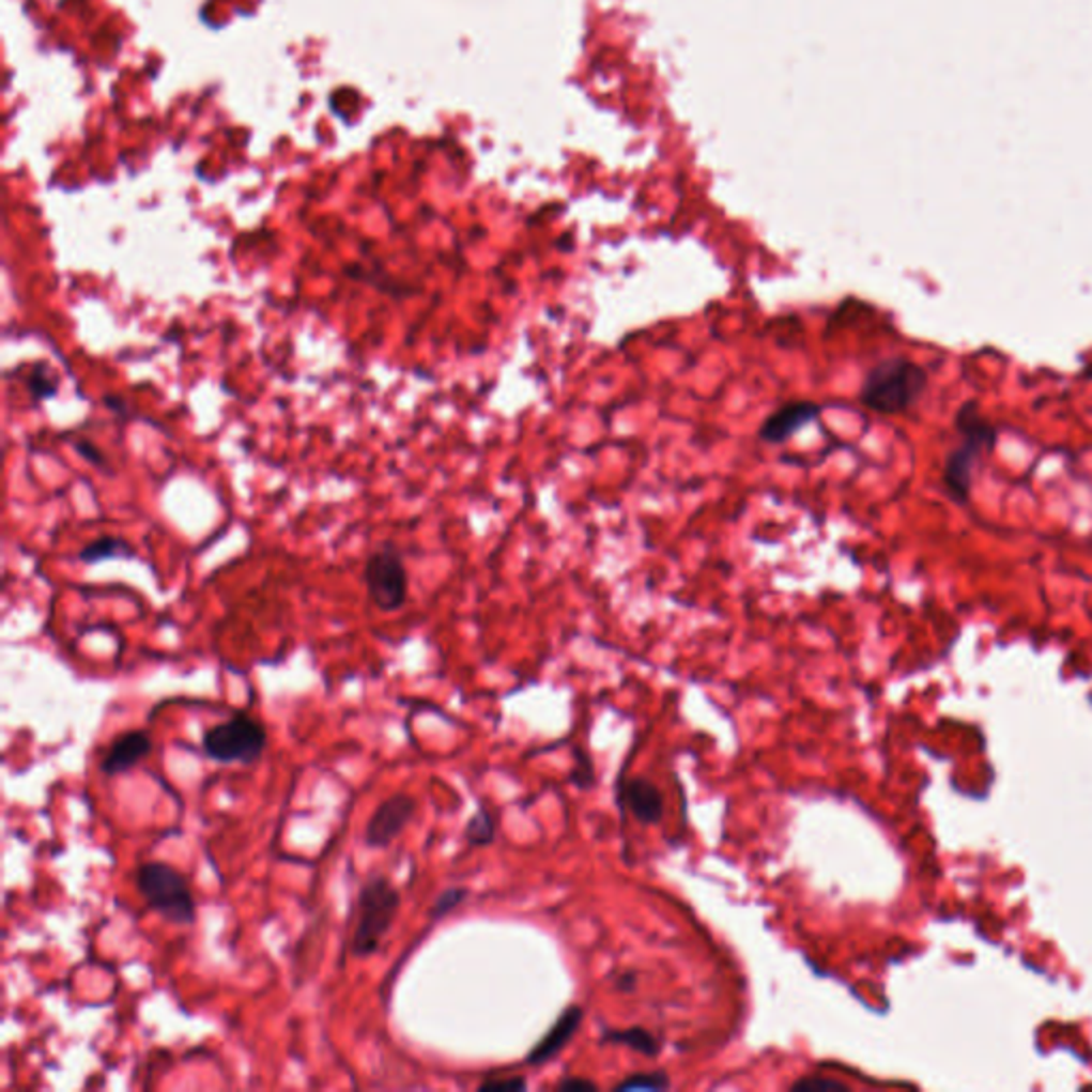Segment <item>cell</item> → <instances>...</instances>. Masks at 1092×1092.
<instances>
[{
  "instance_id": "cell-1",
  "label": "cell",
  "mask_w": 1092,
  "mask_h": 1092,
  "mask_svg": "<svg viewBox=\"0 0 1092 1092\" xmlns=\"http://www.w3.org/2000/svg\"><path fill=\"white\" fill-rule=\"evenodd\" d=\"M928 373L922 365L892 357L875 365L860 388V403L877 414H903L926 390Z\"/></svg>"
},
{
  "instance_id": "cell-2",
  "label": "cell",
  "mask_w": 1092,
  "mask_h": 1092,
  "mask_svg": "<svg viewBox=\"0 0 1092 1092\" xmlns=\"http://www.w3.org/2000/svg\"><path fill=\"white\" fill-rule=\"evenodd\" d=\"M956 425L958 431L963 433V444L956 450H952V455L945 461L943 485L954 502L965 504L971 493L973 470L980 457L995 446L997 431L978 414V405L973 401L965 403L958 410Z\"/></svg>"
},
{
  "instance_id": "cell-3",
  "label": "cell",
  "mask_w": 1092,
  "mask_h": 1092,
  "mask_svg": "<svg viewBox=\"0 0 1092 1092\" xmlns=\"http://www.w3.org/2000/svg\"><path fill=\"white\" fill-rule=\"evenodd\" d=\"M137 890L167 922L193 924L197 903L182 873L165 862H145L137 871Z\"/></svg>"
},
{
  "instance_id": "cell-4",
  "label": "cell",
  "mask_w": 1092,
  "mask_h": 1092,
  "mask_svg": "<svg viewBox=\"0 0 1092 1092\" xmlns=\"http://www.w3.org/2000/svg\"><path fill=\"white\" fill-rule=\"evenodd\" d=\"M401 896L386 877L369 879L359 894V924L353 937V954L367 958L380 950L399 911Z\"/></svg>"
},
{
  "instance_id": "cell-5",
  "label": "cell",
  "mask_w": 1092,
  "mask_h": 1092,
  "mask_svg": "<svg viewBox=\"0 0 1092 1092\" xmlns=\"http://www.w3.org/2000/svg\"><path fill=\"white\" fill-rule=\"evenodd\" d=\"M265 744L267 732L263 724L248 716H235L233 720L207 729L203 736L207 757L222 764H252L261 757Z\"/></svg>"
},
{
  "instance_id": "cell-6",
  "label": "cell",
  "mask_w": 1092,
  "mask_h": 1092,
  "mask_svg": "<svg viewBox=\"0 0 1092 1092\" xmlns=\"http://www.w3.org/2000/svg\"><path fill=\"white\" fill-rule=\"evenodd\" d=\"M364 581L367 596L378 611L395 613L405 604L407 572L401 555L393 547H382L367 555Z\"/></svg>"
},
{
  "instance_id": "cell-7",
  "label": "cell",
  "mask_w": 1092,
  "mask_h": 1092,
  "mask_svg": "<svg viewBox=\"0 0 1092 1092\" xmlns=\"http://www.w3.org/2000/svg\"><path fill=\"white\" fill-rule=\"evenodd\" d=\"M414 811H416V802L407 794H395V796L386 798L375 809V813L371 815V819L365 828V843L369 847L390 845L403 832V828L410 824Z\"/></svg>"
},
{
  "instance_id": "cell-8",
  "label": "cell",
  "mask_w": 1092,
  "mask_h": 1092,
  "mask_svg": "<svg viewBox=\"0 0 1092 1092\" xmlns=\"http://www.w3.org/2000/svg\"><path fill=\"white\" fill-rule=\"evenodd\" d=\"M821 412V405L815 401H789L776 407L759 427V440L768 444L787 442L796 431L813 422Z\"/></svg>"
},
{
  "instance_id": "cell-9",
  "label": "cell",
  "mask_w": 1092,
  "mask_h": 1092,
  "mask_svg": "<svg viewBox=\"0 0 1092 1092\" xmlns=\"http://www.w3.org/2000/svg\"><path fill=\"white\" fill-rule=\"evenodd\" d=\"M152 753V738L145 732H126L113 740V744L107 749L101 770L109 776L128 772L133 766H137L141 759H145Z\"/></svg>"
},
{
  "instance_id": "cell-10",
  "label": "cell",
  "mask_w": 1092,
  "mask_h": 1092,
  "mask_svg": "<svg viewBox=\"0 0 1092 1092\" xmlns=\"http://www.w3.org/2000/svg\"><path fill=\"white\" fill-rule=\"evenodd\" d=\"M583 1022V1010L572 1005L568 1008L559 1020L553 1025V1029L542 1037V1042L527 1055V1065H544L555 1055L564 1050V1046L572 1040V1035L579 1031V1025Z\"/></svg>"
},
{
  "instance_id": "cell-11",
  "label": "cell",
  "mask_w": 1092,
  "mask_h": 1092,
  "mask_svg": "<svg viewBox=\"0 0 1092 1092\" xmlns=\"http://www.w3.org/2000/svg\"><path fill=\"white\" fill-rule=\"evenodd\" d=\"M626 802L643 824H658L664 817V794L647 779H630L624 789Z\"/></svg>"
},
{
  "instance_id": "cell-12",
  "label": "cell",
  "mask_w": 1092,
  "mask_h": 1092,
  "mask_svg": "<svg viewBox=\"0 0 1092 1092\" xmlns=\"http://www.w3.org/2000/svg\"><path fill=\"white\" fill-rule=\"evenodd\" d=\"M135 551L133 547L122 540V538H113V536H101L92 542H88L81 551H79V559L83 564H98V562H105V559H116V557H133Z\"/></svg>"
},
{
  "instance_id": "cell-13",
  "label": "cell",
  "mask_w": 1092,
  "mask_h": 1092,
  "mask_svg": "<svg viewBox=\"0 0 1092 1092\" xmlns=\"http://www.w3.org/2000/svg\"><path fill=\"white\" fill-rule=\"evenodd\" d=\"M602 1040H604V1044L628 1046L634 1052H641L645 1057H656L660 1052L658 1040L649 1031H645L641 1027H632V1029H624V1031H606L602 1035Z\"/></svg>"
},
{
  "instance_id": "cell-14",
  "label": "cell",
  "mask_w": 1092,
  "mask_h": 1092,
  "mask_svg": "<svg viewBox=\"0 0 1092 1092\" xmlns=\"http://www.w3.org/2000/svg\"><path fill=\"white\" fill-rule=\"evenodd\" d=\"M24 386L30 393L32 401H43L58 395V378L51 371V367L43 362L30 367V371L24 375Z\"/></svg>"
},
{
  "instance_id": "cell-15",
  "label": "cell",
  "mask_w": 1092,
  "mask_h": 1092,
  "mask_svg": "<svg viewBox=\"0 0 1092 1092\" xmlns=\"http://www.w3.org/2000/svg\"><path fill=\"white\" fill-rule=\"evenodd\" d=\"M671 1089V1080L664 1072H651V1074H634L630 1076L628 1080H624L621 1085L615 1087L617 1092H630V1091H668Z\"/></svg>"
},
{
  "instance_id": "cell-16",
  "label": "cell",
  "mask_w": 1092,
  "mask_h": 1092,
  "mask_svg": "<svg viewBox=\"0 0 1092 1092\" xmlns=\"http://www.w3.org/2000/svg\"><path fill=\"white\" fill-rule=\"evenodd\" d=\"M465 836L472 845H489L495 836V821L487 809H480L467 824Z\"/></svg>"
},
{
  "instance_id": "cell-17",
  "label": "cell",
  "mask_w": 1092,
  "mask_h": 1092,
  "mask_svg": "<svg viewBox=\"0 0 1092 1092\" xmlns=\"http://www.w3.org/2000/svg\"><path fill=\"white\" fill-rule=\"evenodd\" d=\"M465 896H467V890H465V888H448V890H444V892L437 896V901L433 903L431 911H429L431 920H440V918H444L446 913H450L455 907H459V905L465 901Z\"/></svg>"
},
{
  "instance_id": "cell-18",
  "label": "cell",
  "mask_w": 1092,
  "mask_h": 1092,
  "mask_svg": "<svg viewBox=\"0 0 1092 1092\" xmlns=\"http://www.w3.org/2000/svg\"><path fill=\"white\" fill-rule=\"evenodd\" d=\"M572 781L579 785V787H591L594 783V764H591V757L587 753H583L581 749H574V770H572Z\"/></svg>"
},
{
  "instance_id": "cell-19",
  "label": "cell",
  "mask_w": 1092,
  "mask_h": 1092,
  "mask_svg": "<svg viewBox=\"0 0 1092 1092\" xmlns=\"http://www.w3.org/2000/svg\"><path fill=\"white\" fill-rule=\"evenodd\" d=\"M832 1092V1091H847V1087L843 1082H836V1080H826V1078H802L798 1082L791 1085V1092Z\"/></svg>"
},
{
  "instance_id": "cell-20",
  "label": "cell",
  "mask_w": 1092,
  "mask_h": 1092,
  "mask_svg": "<svg viewBox=\"0 0 1092 1092\" xmlns=\"http://www.w3.org/2000/svg\"><path fill=\"white\" fill-rule=\"evenodd\" d=\"M73 448H75V450H77V452H79L86 461H90L92 465H96V467H107V459H105V455H103V452H101V450H98V448H96L90 440H75V442H73Z\"/></svg>"
},
{
  "instance_id": "cell-21",
  "label": "cell",
  "mask_w": 1092,
  "mask_h": 1092,
  "mask_svg": "<svg viewBox=\"0 0 1092 1092\" xmlns=\"http://www.w3.org/2000/svg\"><path fill=\"white\" fill-rule=\"evenodd\" d=\"M478 1091L482 1092H506V1091H527V1082L523 1078H510V1080H487L478 1087Z\"/></svg>"
},
{
  "instance_id": "cell-22",
  "label": "cell",
  "mask_w": 1092,
  "mask_h": 1092,
  "mask_svg": "<svg viewBox=\"0 0 1092 1092\" xmlns=\"http://www.w3.org/2000/svg\"><path fill=\"white\" fill-rule=\"evenodd\" d=\"M557 1091L564 1092H598V1087L589 1080H581V1078H566L557 1085Z\"/></svg>"
},
{
  "instance_id": "cell-23",
  "label": "cell",
  "mask_w": 1092,
  "mask_h": 1092,
  "mask_svg": "<svg viewBox=\"0 0 1092 1092\" xmlns=\"http://www.w3.org/2000/svg\"><path fill=\"white\" fill-rule=\"evenodd\" d=\"M617 986H619L621 990H626V993L634 990V986H636V975H624V978L617 982Z\"/></svg>"
}]
</instances>
